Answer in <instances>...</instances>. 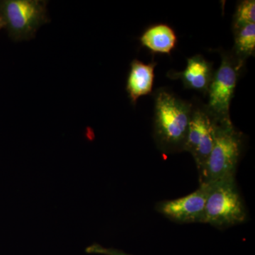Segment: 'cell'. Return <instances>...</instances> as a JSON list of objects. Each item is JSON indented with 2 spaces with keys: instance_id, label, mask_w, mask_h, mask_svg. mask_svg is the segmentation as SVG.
<instances>
[{
  "instance_id": "6da1fadb",
  "label": "cell",
  "mask_w": 255,
  "mask_h": 255,
  "mask_svg": "<svg viewBox=\"0 0 255 255\" xmlns=\"http://www.w3.org/2000/svg\"><path fill=\"white\" fill-rule=\"evenodd\" d=\"M153 136L159 150L166 153L182 152L190 123L192 104L165 89L154 95Z\"/></svg>"
},
{
  "instance_id": "7a4b0ae2",
  "label": "cell",
  "mask_w": 255,
  "mask_h": 255,
  "mask_svg": "<svg viewBox=\"0 0 255 255\" xmlns=\"http://www.w3.org/2000/svg\"><path fill=\"white\" fill-rule=\"evenodd\" d=\"M243 147V134L233 124L217 123L214 147L204 171L199 175L200 184H210L221 179L236 177Z\"/></svg>"
},
{
  "instance_id": "3957f363",
  "label": "cell",
  "mask_w": 255,
  "mask_h": 255,
  "mask_svg": "<svg viewBox=\"0 0 255 255\" xmlns=\"http://www.w3.org/2000/svg\"><path fill=\"white\" fill-rule=\"evenodd\" d=\"M203 223L225 229L246 221L248 211L236 177L210 183Z\"/></svg>"
},
{
  "instance_id": "277c9868",
  "label": "cell",
  "mask_w": 255,
  "mask_h": 255,
  "mask_svg": "<svg viewBox=\"0 0 255 255\" xmlns=\"http://www.w3.org/2000/svg\"><path fill=\"white\" fill-rule=\"evenodd\" d=\"M47 3L41 0L0 1V20L13 41L31 39L42 25L49 22Z\"/></svg>"
},
{
  "instance_id": "5b68a950",
  "label": "cell",
  "mask_w": 255,
  "mask_h": 255,
  "mask_svg": "<svg viewBox=\"0 0 255 255\" xmlns=\"http://www.w3.org/2000/svg\"><path fill=\"white\" fill-rule=\"evenodd\" d=\"M244 64L231 53L221 55V65L213 77L207 92L209 102L206 105L218 124H233L230 107Z\"/></svg>"
},
{
  "instance_id": "8992f818",
  "label": "cell",
  "mask_w": 255,
  "mask_h": 255,
  "mask_svg": "<svg viewBox=\"0 0 255 255\" xmlns=\"http://www.w3.org/2000/svg\"><path fill=\"white\" fill-rule=\"evenodd\" d=\"M217 122L206 105L192 104L189 130L183 151L189 152L201 175L214 145Z\"/></svg>"
},
{
  "instance_id": "52a82bcc",
  "label": "cell",
  "mask_w": 255,
  "mask_h": 255,
  "mask_svg": "<svg viewBox=\"0 0 255 255\" xmlns=\"http://www.w3.org/2000/svg\"><path fill=\"white\" fill-rule=\"evenodd\" d=\"M209 190V184H200L199 187L189 195L160 201L156 205V210L174 222L203 223Z\"/></svg>"
},
{
  "instance_id": "ba28073f",
  "label": "cell",
  "mask_w": 255,
  "mask_h": 255,
  "mask_svg": "<svg viewBox=\"0 0 255 255\" xmlns=\"http://www.w3.org/2000/svg\"><path fill=\"white\" fill-rule=\"evenodd\" d=\"M214 73L212 65L202 55H196L187 59L185 70L182 72L170 71L168 78L180 80L187 89L207 93Z\"/></svg>"
},
{
  "instance_id": "9c48e42d",
  "label": "cell",
  "mask_w": 255,
  "mask_h": 255,
  "mask_svg": "<svg viewBox=\"0 0 255 255\" xmlns=\"http://www.w3.org/2000/svg\"><path fill=\"white\" fill-rule=\"evenodd\" d=\"M155 66V63L145 64L138 60H133L130 63L127 91L132 105H135L140 97L152 92Z\"/></svg>"
},
{
  "instance_id": "30bf717a",
  "label": "cell",
  "mask_w": 255,
  "mask_h": 255,
  "mask_svg": "<svg viewBox=\"0 0 255 255\" xmlns=\"http://www.w3.org/2000/svg\"><path fill=\"white\" fill-rule=\"evenodd\" d=\"M142 46L154 53L169 54L177 43V36L168 25L156 24L150 26L140 38Z\"/></svg>"
},
{
  "instance_id": "8fae6325",
  "label": "cell",
  "mask_w": 255,
  "mask_h": 255,
  "mask_svg": "<svg viewBox=\"0 0 255 255\" xmlns=\"http://www.w3.org/2000/svg\"><path fill=\"white\" fill-rule=\"evenodd\" d=\"M235 43L231 54L242 62L254 55L255 51V23L246 25L235 30Z\"/></svg>"
},
{
  "instance_id": "7c38bea8",
  "label": "cell",
  "mask_w": 255,
  "mask_h": 255,
  "mask_svg": "<svg viewBox=\"0 0 255 255\" xmlns=\"http://www.w3.org/2000/svg\"><path fill=\"white\" fill-rule=\"evenodd\" d=\"M251 23H255V1L244 0L238 4L235 13L233 31Z\"/></svg>"
},
{
  "instance_id": "4fadbf2b",
  "label": "cell",
  "mask_w": 255,
  "mask_h": 255,
  "mask_svg": "<svg viewBox=\"0 0 255 255\" xmlns=\"http://www.w3.org/2000/svg\"><path fill=\"white\" fill-rule=\"evenodd\" d=\"M86 251L88 253L94 254H100L104 255H132L127 254L123 251L113 249V248H105L100 245L94 244L87 248Z\"/></svg>"
},
{
  "instance_id": "5bb4252c",
  "label": "cell",
  "mask_w": 255,
  "mask_h": 255,
  "mask_svg": "<svg viewBox=\"0 0 255 255\" xmlns=\"http://www.w3.org/2000/svg\"><path fill=\"white\" fill-rule=\"evenodd\" d=\"M2 28H4V26H3V23L1 22V20H0V30Z\"/></svg>"
}]
</instances>
